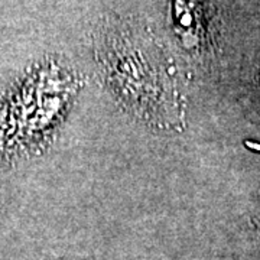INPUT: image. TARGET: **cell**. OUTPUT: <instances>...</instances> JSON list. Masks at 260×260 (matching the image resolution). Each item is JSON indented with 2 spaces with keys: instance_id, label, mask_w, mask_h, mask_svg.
<instances>
[{
  "instance_id": "6da1fadb",
  "label": "cell",
  "mask_w": 260,
  "mask_h": 260,
  "mask_svg": "<svg viewBox=\"0 0 260 260\" xmlns=\"http://www.w3.org/2000/svg\"><path fill=\"white\" fill-rule=\"evenodd\" d=\"M246 145L251 149H256V150H260V145H256V143H251V142H246Z\"/></svg>"
}]
</instances>
